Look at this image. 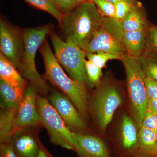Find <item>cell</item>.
<instances>
[{"mask_svg":"<svg viewBox=\"0 0 157 157\" xmlns=\"http://www.w3.org/2000/svg\"><path fill=\"white\" fill-rule=\"evenodd\" d=\"M105 17L93 1H84L67 14L60 23L66 41L84 50Z\"/></svg>","mask_w":157,"mask_h":157,"instance_id":"obj_1","label":"cell"},{"mask_svg":"<svg viewBox=\"0 0 157 157\" xmlns=\"http://www.w3.org/2000/svg\"><path fill=\"white\" fill-rule=\"evenodd\" d=\"M41 52L46 78L70 98L82 116L86 117L88 102L86 87L65 73L47 41H44L42 44Z\"/></svg>","mask_w":157,"mask_h":157,"instance_id":"obj_2","label":"cell"},{"mask_svg":"<svg viewBox=\"0 0 157 157\" xmlns=\"http://www.w3.org/2000/svg\"><path fill=\"white\" fill-rule=\"evenodd\" d=\"M120 60L125 70L132 111L139 129L147 110L148 99L145 86L147 76L137 58L126 53L121 56Z\"/></svg>","mask_w":157,"mask_h":157,"instance_id":"obj_3","label":"cell"},{"mask_svg":"<svg viewBox=\"0 0 157 157\" xmlns=\"http://www.w3.org/2000/svg\"><path fill=\"white\" fill-rule=\"evenodd\" d=\"M50 33L48 25L25 29L23 34V51L21 58V71L31 85L41 94L48 92V86L37 71L36 66L37 50L45 41L47 34Z\"/></svg>","mask_w":157,"mask_h":157,"instance_id":"obj_4","label":"cell"},{"mask_svg":"<svg viewBox=\"0 0 157 157\" xmlns=\"http://www.w3.org/2000/svg\"><path fill=\"white\" fill-rule=\"evenodd\" d=\"M49 35L57 60L69 76L86 88H92L86 70L84 50L73 43L63 41L55 33L50 32Z\"/></svg>","mask_w":157,"mask_h":157,"instance_id":"obj_5","label":"cell"},{"mask_svg":"<svg viewBox=\"0 0 157 157\" xmlns=\"http://www.w3.org/2000/svg\"><path fill=\"white\" fill-rule=\"evenodd\" d=\"M36 104L41 124L47 130L52 143L75 151L76 143L72 132L49 101L38 96Z\"/></svg>","mask_w":157,"mask_h":157,"instance_id":"obj_6","label":"cell"},{"mask_svg":"<svg viewBox=\"0 0 157 157\" xmlns=\"http://www.w3.org/2000/svg\"><path fill=\"white\" fill-rule=\"evenodd\" d=\"M124 32L121 22L113 18L105 17L84 51L105 52L121 57L127 53L122 43Z\"/></svg>","mask_w":157,"mask_h":157,"instance_id":"obj_7","label":"cell"},{"mask_svg":"<svg viewBox=\"0 0 157 157\" xmlns=\"http://www.w3.org/2000/svg\"><path fill=\"white\" fill-rule=\"evenodd\" d=\"M98 87L92 100L91 109L99 128L104 131L123 100L119 90L113 83H101Z\"/></svg>","mask_w":157,"mask_h":157,"instance_id":"obj_8","label":"cell"},{"mask_svg":"<svg viewBox=\"0 0 157 157\" xmlns=\"http://www.w3.org/2000/svg\"><path fill=\"white\" fill-rule=\"evenodd\" d=\"M0 50L6 59L21 70L23 41L17 31L2 20L0 21Z\"/></svg>","mask_w":157,"mask_h":157,"instance_id":"obj_9","label":"cell"},{"mask_svg":"<svg viewBox=\"0 0 157 157\" xmlns=\"http://www.w3.org/2000/svg\"><path fill=\"white\" fill-rule=\"evenodd\" d=\"M38 92L36 88L31 84L26 88L23 98L17 108L15 132L21 129L36 126L41 124L37 107Z\"/></svg>","mask_w":157,"mask_h":157,"instance_id":"obj_10","label":"cell"},{"mask_svg":"<svg viewBox=\"0 0 157 157\" xmlns=\"http://www.w3.org/2000/svg\"><path fill=\"white\" fill-rule=\"evenodd\" d=\"M49 101L67 126L77 130H85L87 125L80 113L67 96L54 92L49 96Z\"/></svg>","mask_w":157,"mask_h":157,"instance_id":"obj_11","label":"cell"},{"mask_svg":"<svg viewBox=\"0 0 157 157\" xmlns=\"http://www.w3.org/2000/svg\"><path fill=\"white\" fill-rule=\"evenodd\" d=\"M78 157H111L106 143L94 135L72 132Z\"/></svg>","mask_w":157,"mask_h":157,"instance_id":"obj_12","label":"cell"},{"mask_svg":"<svg viewBox=\"0 0 157 157\" xmlns=\"http://www.w3.org/2000/svg\"><path fill=\"white\" fill-rule=\"evenodd\" d=\"M128 116L124 114L122 121L119 148L122 154L132 157L139 156V144L137 126Z\"/></svg>","mask_w":157,"mask_h":157,"instance_id":"obj_13","label":"cell"},{"mask_svg":"<svg viewBox=\"0 0 157 157\" xmlns=\"http://www.w3.org/2000/svg\"><path fill=\"white\" fill-rule=\"evenodd\" d=\"M10 144L18 157H37L41 145L33 135L21 129L15 132Z\"/></svg>","mask_w":157,"mask_h":157,"instance_id":"obj_14","label":"cell"},{"mask_svg":"<svg viewBox=\"0 0 157 157\" xmlns=\"http://www.w3.org/2000/svg\"><path fill=\"white\" fill-rule=\"evenodd\" d=\"M1 79L15 88L25 92L26 82L18 73L17 68L10 61L0 53Z\"/></svg>","mask_w":157,"mask_h":157,"instance_id":"obj_15","label":"cell"},{"mask_svg":"<svg viewBox=\"0 0 157 157\" xmlns=\"http://www.w3.org/2000/svg\"><path fill=\"white\" fill-rule=\"evenodd\" d=\"M121 23L124 31L146 30L148 26L146 12L141 3L137 1Z\"/></svg>","mask_w":157,"mask_h":157,"instance_id":"obj_16","label":"cell"},{"mask_svg":"<svg viewBox=\"0 0 157 157\" xmlns=\"http://www.w3.org/2000/svg\"><path fill=\"white\" fill-rule=\"evenodd\" d=\"M146 30L124 31L122 43L127 53L138 58L146 47Z\"/></svg>","mask_w":157,"mask_h":157,"instance_id":"obj_17","label":"cell"},{"mask_svg":"<svg viewBox=\"0 0 157 157\" xmlns=\"http://www.w3.org/2000/svg\"><path fill=\"white\" fill-rule=\"evenodd\" d=\"M17 108H1L0 114L1 144L11 143L15 132V123Z\"/></svg>","mask_w":157,"mask_h":157,"instance_id":"obj_18","label":"cell"},{"mask_svg":"<svg viewBox=\"0 0 157 157\" xmlns=\"http://www.w3.org/2000/svg\"><path fill=\"white\" fill-rule=\"evenodd\" d=\"M139 155L155 157L157 154V135L152 130L141 126L138 131Z\"/></svg>","mask_w":157,"mask_h":157,"instance_id":"obj_19","label":"cell"},{"mask_svg":"<svg viewBox=\"0 0 157 157\" xmlns=\"http://www.w3.org/2000/svg\"><path fill=\"white\" fill-rule=\"evenodd\" d=\"M1 108H17L24 93L15 88L0 79Z\"/></svg>","mask_w":157,"mask_h":157,"instance_id":"obj_20","label":"cell"},{"mask_svg":"<svg viewBox=\"0 0 157 157\" xmlns=\"http://www.w3.org/2000/svg\"><path fill=\"white\" fill-rule=\"evenodd\" d=\"M147 76L157 82V53L145 48L142 54L137 58Z\"/></svg>","mask_w":157,"mask_h":157,"instance_id":"obj_21","label":"cell"},{"mask_svg":"<svg viewBox=\"0 0 157 157\" xmlns=\"http://www.w3.org/2000/svg\"><path fill=\"white\" fill-rule=\"evenodd\" d=\"M31 6L45 11L52 15L59 21L61 22L63 14H62L52 0H24Z\"/></svg>","mask_w":157,"mask_h":157,"instance_id":"obj_22","label":"cell"},{"mask_svg":"<svg viewBox=\"0 0 157 157\" xmlns=\"http://www.w3.org/2000/svg\"><path fill=\"white\" fill-rule=\"evenodd\" d=\"M87 60L94 64L98 67L102 69L106 66L107 62L110 60L120 59V57L103 51H98L95 52H86Z\"/></svg>","mask_w":157,"mask_h":157,"instance_id":"obj_23","label":"cell"},{"mask_svg":"<svg viewBox=\"0 0 157 157\" xmlns=\"http://www.w3.org/2000/svg\"><path fill=\"white\" fill-rule=\"evenodd\" d=\"M85 63L86 74L90 83L92 87L94 86L98 87L101 83V77L103 75L102 69L88 60L86 59Z\"/></svg>","mask_w":157,"mask_h":157,"instance_id":"obj_24","label":"cell"},{"mask_svg":"<svg viewBox=\"0 0 157 157\" xmlns=\"http://www.w3.org/2000/svg\"><path fill=\"white\" fill-rule=\"evenodd\" d=\"M101 14L105 17L113 18L115 14V6L108 0H93Z\"/></svg>","mask_w":157,"mask_h":157,"instance_id":"obj_25","label":"cell"},{"mask_svg":"<svg viewBox=\"0 0 157 157\" xmlns=\"http://www.w3.org/2000/svg\"><path fill=\"white\" fill-rule=\"evenodd\" d=\"M135 4L129 2L121 1L114 4L115 14L113 18L121 22L128 14Z\"/></svg>","mask_w":157,"mask_h":157,"instance_id":"obj_26","label":"cell"},{"mask_svg":"<svg viewBox=\"0 0 157 157\" xmlns=\"http://www.w3.org/2000/svg\"><path fill=\"white\" fill-rule=\"evenodd\" d=\"M55 6L63 14L72 11L84 0H52Z\"/></svg>","mask_w":157,"mask_h":157,"instance_id":"obj_27","label":"cell"},{"mask_svg":"<svg viewBox=\"0 0 157 157\" xmlns=\"http://www.w3.org/2000/svg\"><path fill=\"white\" fill-rule=\"evenodd\" d=\"M145 48L157 53V27L148 26L147 29Z\"/></svg>","mask_w":157,"mask_h":157,"instance_id":"obj_28","label":"cell"},{"mask_svg":"<svg viewBox=\"0 0 157 157\" xmlns=\"http://www.w3.org/2000/svg\"><path fill=\"white\" fill-rule=\"evenodd\" d=\"M141 126L152 130L157 135V117L151 113L147 111Z\"/></svg>","mask_w":157,"mask_h":157,"instance_id":"obj_29","label":"cell"},{"mask_svg":"<svg viewBox=\"0 0 157 157\" xmlns=\"http://www.w3.org/2000/svg\"><path fill=\"white\" fill-rule=\"evenodd\" d=\"M145 86L148 99H157V82L147 76Z\"/></svg>","mask_w":157,"mask_h":157,"instance_id":"obj_30","label":"cell"},{"mask_svg":"<svg viewBox=\"0 0 157 157\" xmlns=\"http://www.w3.org/2000/svg\"><path fill=\"white\" fill-rule=\"evenodd\" d=\"M0 157H18L11 144H1Z\"/></svg>","mask_w":157,"mask_h":157,"instance_id":"obj_31","label":"cell"},{"mask_svg":"<svg viewBox=\"0 0 157 157\" xmlns=\"http://www.w3.org/2000/svg\"><path fill=\"white\" fill-rule=\"evenodd\" d=\"M147 111L157 117V99H148Z\"/></svg>","mask_w":157,"mask_h":157,"instance_id":"obj_32","label":"cell"},{"mask_svg":"<svg viewBox=\"0 0 157 157\" xmlns=\"http://www.w3.org/2000/svg\"><path fill=\"white\" fill-rule=\"evenodd\" d=\"M37 157H53L42 145Z\"/></svg>","mask_w":157,"mask_h":157,"instance_id":"obj_33","label":"cell"},{"mask_svg":"<svg viewBox=\"0 0 157 157\" xmlns=\"http://www.w3.org/2000/svg\"><path fill=\"white\" fill-rule=\"evenodd\" d=\"M110 2L113 3V4L117 2H121V1H125V2H129L135 4L137 2V0H108Z\"/></svg>","mask_w":157,"mask_h":157,"instance_id":"obj_34","label":"cell"},{"mask_svg":"<svg viewBox=\"0 0 157 157\" xmlns=\"http://www.w3.org/2000/svg\"><path fill=\"white\" fill-rule=\"evenodd\" d=\"M136 157H148L147 156H143V155H139L138 156Z\"/></svg>","mask_w":157,"mask_h":157,"instance_id":"obj_35","label":"cell"},{"mask_svg":"<svg viewBox=\"0 0 157 157\" xmlns=\"http://www.w3.org/2000/svg\"><path fill=\"white\" fill-rule=\"evenodd\" d=\"M92 1L93 0H84V1Z\"/></svg>","mask_w":157,"mask_h":157,"instance_id":"obj_36","label":"cell"},{"mask_svg":"<svg viewBox=\"0 0 157 157\" xmlns=\"http://www.w3.org/2000/svg\"><path fill=\"white\" fill-rule=\"evenodd\" d=\"M155 157H157V155H156L155 156Z\"/></svg>","mask_w":157,"mask_h":157,"instance_id":"obj_37","label":"cell"}]
</instances>
